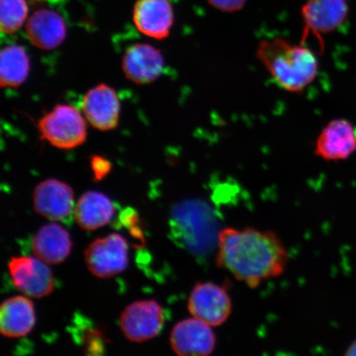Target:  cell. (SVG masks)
Listing matches in <instances>:
<instances>
[{
	"label": "cell",
	"instance_id": "1",
	"mask_svg": "<svg viewBox=\"0 0 356 356\" xmlns=\"http://www.w3.org/2000/svg\"><path fill=\"white\" fill-rule=\"evenodd\" d=\"M289 260L286 245L273 230L229 227L218 234L217 267L248 288L280 277Z\"/></svg>",
	"mask_w": 356,
	"mask_h": 356
},
{
	"label": "cell",
	"instance_id": "2",
	"mask_svg": "<svg viewBox=\"0 0 356 356\" xmlns=\"http://www.w3.org/2000/svg\"><path fill=\"white\" fill-rule=\"evenodd\" d=\"M256 56L284 91L304 92L317 77L318 58L304 43L295 44L279 38L264 40L258 44Z\"/></svg>",
	"mask_w": 356,
	"mask_h": 356
},
{
	"label": "cell",
	"instance_id": "3",
	"mask_svg": "<svg viewBox=\"0 0 356 356\" xmlns=\"http://www.w3.org/2000/svg\"><path fill=\"white\" fill-rule=\"evenodd\" d=\"M40 139L55 148L70 150L86 143L88 122L83 113L69 104H57L37 124Z\"/></svg>",
	"mask_w": 356,
	"mask_h": 356
},
{
	"label": "cell",
	"instance_id": "4",
	"mask_svg": "<svg viewBox=\"0 0 356 356\" xmlns=\"http://www.w3.org/2000/svg\"><path fill=\"white\" fill-rule=\"evenodd\" d=\"M188 309L193 317L216 327L229 318L233 302L224 286L212 282H199L191 292Z\"/></svg>",
	"mask_w": 356,
	"mask_h": 356
},
{
	"label": "cell",
	"instance_id": "5",
	"mask_svg": "<svg viewBox=\"0 0 356 356\" xmlns=\"http://www.w3.org/2000/svg\"><path fill=\"white\" fill-rule=\"evenodd\" d=\"M88 269L99 278H110L122 273L129 264L127 240L119 234H111L95 240L84 252Z\"/></svg>",
	"mask_w": 356,
	"mask_h": 356
},
{
	"label": "cell",
	"instance_id": "6",
	"mask_svg": "<svg viewBox=\"0 0 356 356\" xmlns=\"http://www.w3.org/2000/svg\"><path fill=\"white\" fill-rule=\"evenodd\" d=\"M348 13L346 0H308L301 8L304 31L300 42L305 44L309 35H314L323 50V35L343 25Z\"/></svg>",
	"mask_w": 356,
	"mask_h": 356
},
{
	"label": "cell",
	"instance_id": "7",
	"mask_svg": "<svg viewBox=\"0 0 356 356\" xmlns=\"http://www.w3.org/2000/svg\"><path fill=\"white\" fill-rule=\"evenodd\" d=\"M165 323L163 307L154 300L133 302L122 312L120 326L133 342H143L157 337Z\"/></svg>",
	"mask_w": 356,
	"mask_h": 356
},
{
	"label": "cell",
	"instance_id": "8",
	"mask_svg": "<svg viewBox=\"0 0 356 356\" xmlns=\"http://www.w3.org/2000/svg\"><path fill=\"white\" fill-rule=\"evenodd\" d=\"M8 266L13 284L26 296L41 299L54 289L51 269L38 257H12Z\"/></svg>",
	"mask_w": 356,
	"mask_h": 356
},
{
	"label": "cell",
	"instance_id": "9",
	"mask_svg": "<svg viewBox=\"0 0 356 356\" xmlns=\"http://www.w3.org/2000/svg\"><path fill=\"white\" fill-rule=\"evenodd\" d=\"M82 113L88 123L100 131H111L118 127L121 101L118 92L106 83L89 89L81 102Z\"/></svg>",
	"mask_w": 356,
	"mask_h": 356
},
{
	"label": "cell",
	"instance_id": "10",
	"mask_svg": "<svg viewBox=\"0 0 356 356\" xmlns=\"http://www.w3.org/2000/svg\"><path fill=\"white\" fill-rule=\"evenodd\" d=\"M216 343L213 327L197 318L181 320L171 332L170 345L177 355H210L215 351Z\"/></svg>",
	"mask_w": 356,
	"mask_h": 356
},
{
	"label": "cell",
	"instance_id": "11",
	"mask_svg": "<svg viewBox=\"0 0 356 356\" xmlns=\"http://www.w3.org/2000/svg\"><path fill=\"white\" fill-rule=\"evenodd\" d=\"M165 60L158 48L147 43L129 47L122 56V69L129 81L146 86L157 80L163 73Z\"/></svg>",
	"mask_w": 356,
	"mask_h": 356
},
{
	"label": "cell",
	"instance_id": "12",
	"mask_svg": "<svg viewBox=\"0 0 356 356\" xmlns=\"http://www.w3.org/2000/svg\"><path fill=\"white\" fill-rule=\"evenodd\" d=\"M74 193L65 182L49 178L35 186L33 207L38 215L51 221H62L74 209Z\"/></svg>",
	"mask_w": 356,
	"mask_h": 356
},
{
	"label": "cell",
	"instance_id": "13",
	"mask_svg": "<svg viewBox=\"0 0 356 356\" xmlns=\"http://www.w3.org/2000/svg\"><path fill=\"white\" fill-rule=\"evenodd\" d=\"M356 150V130L347 120L337 119L329 122L319 134L314 153L326 161L348 159Z\"/></svg>",
	"mask_w": 356,
	"mask_h": 356
},
{
	"label": "cell",
	"instance_id": "14",
	"mask_svg": "<svg viewBox=\"0 0 356 356\" xmlns=\"http://www.w3.org/2000/svg\"><path fill=\"white\" fill-rule=\"evenodd\" d=\"M133 22L146 37L163 40L171 33L175 13L169 0H137L133 8Z\"/></svg>",
	"mask_w": 356,
	"mask_h": 356
},
{
	"label": "cell",
	"instance_id": "15",
	"mask_svg": "<svg viewBox=\"0 0 356 356\" xmlns=\"http://www.w3.org/2000/svg\"><path fill=\"white\" fill-rule=\"evenodd\" d=\"M26 35L35 47L43 51L55 50L65 42L67 25L60 13L42 8L35 11L26 22Z\"/></svg>",
	"mask_w": 356,
	"mask_h": 356
},
{
	"label": "cell",
	"instance_id": "16",
	"mask_svg": "<svg viewBox=\"0 0 356 356\" xmlns=\"http://www.w3.org/2000/svg\"><path fill=\"white\" fill-rule=\"evenodd\" d=\"M34 255L44 264H60L72 250L70 235L56 222L44 225L35 234L32 243Z\"/></svg>",
	"mask_w": 356,
	"mask_h": 356
},
{
	"label": "cell",
	"instance_id": "17",
	"mask_svg": "<svg viewBox=\"0 0 356 356\" xmlns=\"http://www.w3.org/2000/svg\"><path fill=\"white\" fill-rule=\"evenodd\" d=\"M35 323L34 305L29 298L16 296L3 302L0 308V332L17 338L32 332Z\"/></svg>",
	"mask_w": 356,
	"mask_h": 356
},
{
	"label": "cell",
	"instance_id": "18",
	"mask_svg": "<svg viewBox=\"0 0 356 356\" xmlns=\"http://www.w3.org/2000/svg\"><path fill=\"white\" fill-rule=\"evenodd\" d=\"M115 213V207L104 193L88 191L79 198L74 209L77 224L84 230L92 231L110 222Z\"/></svg>",
	"mask_w": 356,
	"mask_h": 356
},
{
	"label": "cell",
	"instance_id": "19",
	"mask_svg": "<svg viewBox=\"0 0 356 356\" xmlns=\"http://www.w3.org/2000/svg\"><path fill=\"white\" fill-rule=\"evenodd\" d=\"M31 71L30 57L24 47L8 44L0 54V83L3 88H16L24 84Z\"/></svg>",
	"mask_w": 356,
	"mask_h": 356
},
{
	"label": "cell",
	"instance_id": "20",
	"mask_svg": "<svg viewBox=\"0 0 356 356\" xmlns=\"http://www.w3.org/2000/svg\"><path fill=\"white\" fill-rule=\"evenodd\" d=\"M26 0H0V29L3 34L15 33L28 17Z\"/></svg>",
	"mask_w": 356,
	"mask_h": 356
},
{
	"label": "cell",
	"instance_id": "21",
	"mask_svg": "<svg viewBox=\"0 0 356 356\" xmlns=\"http://www.w3.org/2000/svg\"><path fill=\"white\" fill-rule=\"evenodd\" d=\"M89 165L92 172V178L96 181L104 180L113 168V164L110 160L99 154L92 156L89 159Z\"/></svg>",
	"mask_w": 356,
	"mask_h": 356
},
{
	"label": "cell",
	"instance_id": "22",
	"mask_svg": "<svg viewBox=\"0 0 356 356\" xmlns=\"http://www.w3.org/2000/svg\"><path fill=\"white\" fill-rule=\"evenodd\" d=\"M207 2L219 11L232 13L242 10L247 0H207Z\"/></svg>",
	"mask_w": 356,
	"mask_h": 356
},
{
	"label": "cell",
	"instance_id": "23",
	"mask_svg": "<svg viewBox=\"0 0 356 356\" xmlns=\"http://www.w3.org/2000/svg\"><path fill=\"white\" fill-rule=\"evenodd\" d=\"M346 355H356V341L347 349Z\"/></svg>",
	"mask_w": 356,
	"mask_h": 356
}]
</instances>
